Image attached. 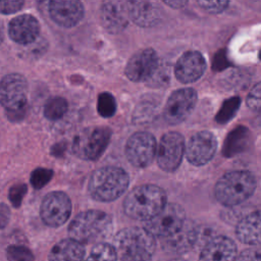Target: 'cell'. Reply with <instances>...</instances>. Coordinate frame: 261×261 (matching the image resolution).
I'll use <instances>...</instances> for the list:
<instances>
[{"mask_svg":"<svg viewBox=\"0 0 261 261\" xmlns=\"http://www.w3.org/2000/svg\"><path fill=\"white\" fill-rule=\"evenodd\" d=\"M112 246L120 261H147L154 254L155 237L144 227H126L117 232Z\"/></svg>","mask_w":261,"mask_h":261,"instance_id":"cell-1","label":"cell"},{"mask_svg":"<svg viewBox=\"0 0 261 261\" xmlns=\"http://www.w3.org/2000/svg\"><path fill=\"white\" fill-rule=\"evenodd\" d=\"M112 231V218L99 210H87L77 214L68 226L69 238L81 244L100 243Z\"/></svg>","mask_w":261,"mask_h":261,"instance_id":"cell-2","label":"cell"},{"mask_svg":"<svg viewBox=\"0 0 261 261\" xmlns=\"http://www.w3.org/2000/svg\"><path fill=\"white\" fill-rule=\"evenodd\" d=\"M166 204L165 192L155 185H141L134 188L123 201L124 213L130 218L148 220Z\"/></svg>","mask_w":261,"mask_h":261,"instance_id":"cell-3","label":"cell"},{"mask_svg":"<svg viewBox=\"0 0 261 261\" xmlns=\"http://www.w3.org/2000/svg\"><path fill=\"white\" fill-rule=\"evenodd\" d=\"M256 178L246 170H233L222 175L215 185L217 201L224 206L233 207L250 198L256 189Z\"/></svg>","mask_w":261,"mask_h":261,"instance_id":"cell-4","label":"cell"},{"mask_svg":"<svg viewBox=\"0 0 261 261\" xmlns=\"http://www.w3.org/2000/svg\"><path fill=\"white\" fill-rule=\"evenodd\" d=\"M128 174L120 167L104 166L93 172L89 180V193L97 201L111 202L128 188Z\"/></svg>","mask_w":261,"mask_h":261,"instance_id":"cell-5","label":"cell"},{"mask_svg":"<svg viewBox=\"0 0 261 261\" xmlns=\"http://www.w3.org/2000/svg\"><path fill=\"white\" fill-rule=\"evenodd\" d=\"M28 83L19 73H9L0 81V104L12 121L22 119L28 110Z\"/></svg>","mask_w":261,"mask_h":261,"instance_id":"cell-6","label":"cell"},{"mask_svg":"<svg viewBox=\"0 0 261 261\" xmlns=\"http://www.w3.org/2000/svg\"><path fill=\"white\" fill-rule=\"evenodd\" d=\"M112 132L107 126H90L83 129L72 141V152L84 160H96L106 150Z\"/></svg>","mask_w":261,"mask_h":261,"instance_id":"cell-7","label":"cell"},{"mask_svg":"<svg viewBox=\"0 0 261 261\" xmlns=\"http://www.w3.org/2000/svg\"><path fill=\"white\" fill-rule=\"evenodd\" d=\"M185 221L184 208L175 203H166L159 212L144 221V228L153 237L163 239L178 230Z\"/></svg>","mask_w":261,"mask_h":261,"instance_id":"cell-8","label":"cell"},{"mask_svg":"<svg viewBox=\"0 0 261 261\" xmlns=\"http://www.w3.org/2000/svg\"><path fill=\"white\" fill-rule=\"evenodd\" d=\"M185 139L179 133L168 132L164 134L156 149L159 167L167 172L177 169L185 155Z\"/></svg>","mask_w":261,"mask_h":261,"instance_id":"cell-9","label":"cell"},{"mask_svg":"<svg viewBox=\"0 0 261 261\" xmlns=\"http://www.w3.org/2000/svg\"><path fill=\"white\" fill-rule=\"evenodd\" d=\"M157 144L154 136L147 132L135 133L126 142L125 155L135 167L143 168L150 165L156 155Z\"/></svg>","mask_w":261,"mask_h":261,"instance_id":"cell-10","label":"cell"},{"mask_svg":"<svg viewBox=\"0 0 261 261\" xmlns=\"http://www.w3.org/2000/svg\"><path fill=\"white\" fill-rule=\"evenodd\" d=\"M71 213L69 197L60 191H54L45 196L40 214L43 222L51 227H57L66 222Z\"/></svg>","mask_w":261,"mask_h":261,"instance_id":"cell-11","label":"cell"},{"mask_svg":"<svg viewBox=\"0 0 261 261\" xmlns=\"http://www.w3.org/2000/svg\"><path fill=\"white\" fill-rule=\"evenodd\" d=\"M197 92L192 88L174 91L166 101L163 115L169 124L182 122L194 110L197 103Z\"/></svg>","mask_w":261,"mask_h":261,"instance_id":"cell-12","label":"cell"},{"mask_svg":"<svg viewBox=\"0 0 261 261\" xmlns=\"http://www.w3.org/2000/svg\"><path fill=\"white\" fill-rule=\"evenodd\" d=\"M216 149L217 140L214 134L208 130H201L191 137L185 147V154L191 164L201 166L213 158Z\"/></svg>","mask_w":261,"mask_h":261,"instance_id":"cell-13","label":"cell"},{"mask_svg":"<svg viewBox=\"0 0 261 261\" xmlns=\"http://www.w3.org/2000/svg\"><path fill=\"white\" fill-rule=\"evenodd\" d=\"M158 63L159 58L153 49H143L129 58L125 66V74L133 82H147Z\"/></svg>","mask_w":261,"mask_h":261,"instance_id":"cell-14","label":"cell"},{"mask_svg":"<svg viewBox=\"0 0 261 261\" xmlns=\"http://www.w3.org/2000/svg\"><path fill=\"white\" fill-rule=\"evenodd\" d=\"M129 20L137 25L150 28L162 19V11L155 0H125Z\"/></svg>","mask_w":261,"mask_h":261,"instance_id":"cell-15","label":"cell"},{"mask_svg":"<svg viewBox=\"0 0 261 261\" xmlns=\"http://www.w3.org/2000/svg\"><path fill=\"white\" fill-rule=\"evenodd\" d=\"M48 9L53 21L63 28L76 25L84 16L80 0H49Z\"/></svg>","mask_w":261,"mask_h":261,"instance_id":"cell-16","label":"cell"},{"mask_svg":"<svg viewBox=\"0 0 261 261\" xmlns=\"http://www.w3.org/2000/svg\"><path fill=\"white\" fill-rule=\"evenodd\" d=\"M100 20L109 33L122 32L129 21L125 0H104L100 9Z\"/></svg>","mask_w":261,"mask_h":261,"instance_id":"cell-17","label":"cell"},{"mask_svg":"<svg viewBox=\"0 0 261 261\" xmlns=\"http://www.w3.org/2000/svg\"><path fill=\"white\" fill-rule=\"evenodd\" d=\"M206 69V61L198 51H187L176 61L174 65L175 77L184 84L198 81Z\"/></svg>","mask_w":261,"mask_h":261,"instance_id":"cell-18","label":"cell"},{"mask_svg":"<svg viewBox=\"0 0 261 261\" xmlns=\"http://www.w3.org/2000/svg\"><path fill=\"white\" fill-rule=\"evenodd\" d=\"M199 233L196 225L186 219L178 230L162 239V248L168 252L176 254L188 252L197 243Z\"/></svg>","mask_w":261,"mask_h":261,"instance_id":"cell-19","label":"cell"},{"mask_svg":"<svg viewBox=\"0 0 261 261\" xmlns=\"http://www.w3.org/2000/svg\"><path fill=\"white\" fill-rule=\"evenodd\" d=\"M237 246L227 237L216 236L210 239L201 250L199 261H234Z\"/></svg>","mask_w":261,"mask_h":261,"instance_id":"cell-20","label":"cell"},{"mask_svg":"<svg viewBox=\"0 0 261 261\" xmlns=\"http://www.w3.org/2000/svg\"><path fill=\"white\" fill-rule=\"evenodd\" d=\"M10 38L21 45L33 43L39 36V21L30 14H22L14 17L8 25Z\"/></svg>","mask_w":261,"mask_h":261,"instance_id":"cell-21","label":"cell"},{"mask_svg":"<svg viewBox=\"0 0 261 261\" xmlns=\"http://www.w3.org/2000/svg\"><path fill=\"white\" fill-rule=\"evenodd\" d=\"M236 234L239 241L250 246L260 244V212L257 210L244 216L237 224Z\"/></svg>","mask_w":261,"mask_h":261,"instance_id":"cell-22","label":"cell"},{"mask_svg":"<svg viewBox=\"0 0 261 261\" xmlns=\"http://www.w3.org/2000/svg\"><path fill=\"white\" fill-rule=\"evenodd\" d=\"M85 253L84 245L69 238L54 245L49 253L48 261H83Z\"/></svg>","mask_w":261,"mask_h":261,"instance_id":"cell-23","label":"cell"},{"mask_svg":"<svg viewBox=\"0 0 261 261\" xmlns=\"http://www.w3.org/2000/svg\"><path fill=\"white\" fill-rule=\"evenodd\" d=\"M251 143V133L243 125L237 126L229 134H227L222 152L225 157L236 156L248 149Z\"/></svg>","mask_w":261,"mask_h":261,"instance_id":"cell-24","label":"cell"},{"mask_svg":"<svg viewBox=\"0 0 261 261\" xmlns=\"http://www.w3.org/2000/svg\"><path fill=\"white\" fill-rule=\"evenodd\" d=\"M68 108L67 101L62 97L50 98L44 106V115L49 120H58L63 117Z\"/></svg>","mask_w":261,"mask_h":261,"instance_id":"cell-25","label":"cell"},{"mask_svg":"<svg viewBox=\"0 0 261 261\" xmlns=\"http://www.w3.org/2000/svg\"><path fill=\"white\" fill-rule=\"evenodd\" d=\"M83 261H117V255L112 245L100 242L92 248L89 256Z\"/></svg>","mask_w":261,"mask_h":261,"instance_id":"cell-26","label":"cell"},{"mask_svg":"<svg viewBox=\"0 0 261 261\" xmlns=\"http://www.w3.org/2000/svg\"><path fill=\"white\" fill-rule=\"evenodd\" d=\"M240 105H241L240 97H231L225 100L221 105L219 111L217 112L215 116V120L220 124H224L228 122L237 114L240 108Z\"/></svg>","mask_w":261,"mask_h":261,"instance_id":"cell-27","label":"cell"},{"mask_svg":"<svg viewBox=\"0 0 261 261\" xmlns=\"http://www.w3.org/2000/svg\"><path fill=\"white\" fill-rule=\"evenodd\" d=\"M97 111L101 116L105 118L113 116L116 111L115 98L108 92L101 93L97 100Z\"/></svg>","mask_w":261,"mask_h":261,"instance_id":"cell-28","label":"cell"},{"mask_svg":"<svg viewBox=\"0 0 261 261\" xmlns=\"http://www.w3.org/2000/svg\"><path fill=\"white\" fill-rule=\"evenodd\" d=\"M8 261H34V255L30 249L21 245L9 246L6 250Z\"/></svg>","mask_w":261,"mask_h":261,"instance_id":"cell-29","label":"cell"},{"mask_svg":"<svg viewBox=\"0 0 261 261\" xmlns=\"http://www.w3.org/2000/svg\"><path fill=\"white\" fill-rule=\"evenodd\" d=\"M52 176H53V171L51 169L39 167L32 172L30 181L33 188L42 189L51 180Z\"/></svg>","mask_w":261,"mask_h":261,"instance_id":"cell-30","label":"cell"},{"mask_svg":"<svg viewBox=\"0 0 261 261\" xmlns=\"http://www.w3.org/2000/svg\"><path fill=\"white\" fill-rule=\"evenodd\" d=\"M200 7L208 13L218 14L225 10L229 0H197Z\"/></svg>","mask_w":261,"mask_h":261,"instance_id":"cell-31","label":"cell"},{"mask_svg":"<svg viewBox=\"0 0 261 261\" xmlns=\"http://www.w3.org/2000/svg\"><path fill=\"white\" fill-rule=\"evenodd\" d=\"M28 191V187L24 184H16L12 186L8 193V198L10 203L15 207H19L22 203V199L25 196Z\"/></svg>","mask_w":261,"mask_h":261,"instance_id":"cell-32","label":"cell"},{"mask_svg":"<svg viewBox=\"0 0 261 261\" xmlns=\"http://www.w3.org/2000/svg\"><path fill=\"white\" fill-rule=\"evenodd\" d=\"M260 83H257L252 90L250 91V93L248 94L247 97V105L249 106V108H251L252 110L255 111H259L260 110V106H261V100H260Z\"/></svg>","mask_w":261,"mask_h":261,"instance_id":"cell-33","label":"cell"},{"mask_svg":"<svg viewBox=\"0 0 261 261\" xmlns=\"http://www.w3.org/2000/svg\"><path fill=\"white\" fill-rule=\"evenodd\" d=\"M23 3L24 0H0V13H14L22 7Z\"/></svg>","mask_w":261,"mask_h":261,"instance_id":"cell-34","label":"cell"},{"mask_svg":"<svg viewBox=\"0 0 261 261\" xmlns=\"http://www.w3.org/2000/svg\"><path fill=\"white\" fill-rule=\"evenodd\" d=\"M259 249H247L236 256L234 261H260Z\"/></svg>","mask_w":261,"mask_h":261,"instance_id":"cell-35","label":"cell"},{"mask_svg":"<svg viewBox=\"0 0 261 261\" xmlns=\"http://www.w3.org/2000/svg\"><path fill=\"white\" fill-rule=\"evenodd\" d=\"M228 65V61L226 60V56L223 51H219L217 55L214 57V62H213V68L215 70H222L224 67Z\"/></svg>","mask_w":261,"mask_h":261,"instance_id":"cell-36","label":"cell"},{"mask_svg":"<svg viewBox=\"0 0 261 261\" xmlns=\"http://www.w3.org/2000/svg\"><path fill=\"white\" fill-rule=\"evenodd\" d=\"M10 219V210L7 205L0 203V229L4 228Z\"/></svg>","mask_w":261,"mask_h":261,"instance_id":"cell-37","label":"cell"},{"mask_svg":"<svg viewBox=\"0 0 261 261\" xmlns=\"http://www.w3.org/2000/svg\"><path fill=\"white\" fill-rule=\"evenodd\" d=\"M166 5L170 6L171 8H174V9H178V8H181L184 7L188 0H162Z\"/></svg>","mask_w":261,"mask_h":261,"instance_id":"cell-38","label":"cell"},{"mask_svg":"<svg viewBox=\"0 0 261 261\" xmlns=\"http://www.w3.org/2000/svg\"><path fill=\"white\" fill-rule=\"evenodd\" d=\"M3 38H4V29H3L2 22H1V20H0V44H1V42L3 41Z\"/></svg>","mask_w":261,"mask_h":261,"instance_id":"cell-39","label":"cell"},{"mask_svg":"<svg viewBox=\"0 0 261 261\" xmlns=\"http://www.w3.org/2000/svg\"><path fill=\"white\" fill-rule=\"evenodd\" d=\"M169 261H181V260H179V259H172V260H169Z\"/></svg>","mask_w":261,"mask_h":261,"instance_id":"cell-40","label":"cell"},{"mask_svg":"<svg viewBox=\"0 0 261 261\" xmlns=\"http://www.w3.org/2000/svg\"><path fill=\"white\" fill-rule=\"evenodd\" d=\"M147 261H151V260H147Z\"/></svg>","mask_w":261,"mask_h":261,"instance_id":"cell-41","label":"cell"}]
</instances>
